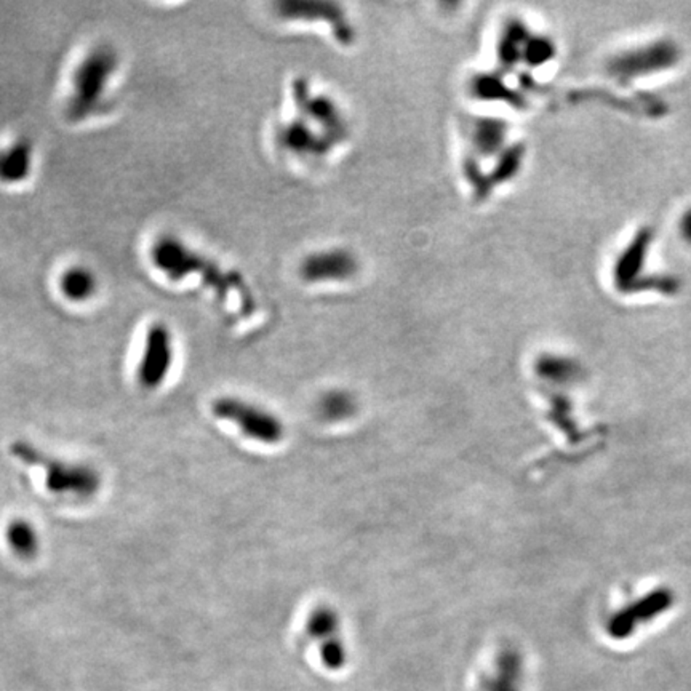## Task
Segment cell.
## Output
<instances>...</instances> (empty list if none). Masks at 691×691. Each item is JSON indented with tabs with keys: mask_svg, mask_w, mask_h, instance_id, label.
I'll list each match as a JSON object with an SVG mask.
<instances>
[{
	"mask_svg": "<svg viewBox=\"0 0 691 691\" xmlns=\"http://www.w3.org/2000/svg\"><path fill=\"white\" fill-rule=\"evenodd\" d=\"M58 287L67 302L82 304L97 294L98 279L93 271L85 266H71L59 276Z\"/></svg>",
	"mask_w": 691,
	"mask_h": 691,
	"instance_id": "cell-11",
	"label": "cell"
},
{
	"mask_svg": "<svg viewBox=\"0 0 691 691\" xmlns=\"http://www.w3.org/2000/svg\"><path fill=\"white\" fill-rule=\"evenodd\" d=\"M675 602L677 595L672 587L656 585L613 611L605 623V632L616 642L627 640L637 634L639 629L672 610Z\"/></svg>",
	"mask_w": 691,
	"mask_h": 691,
	"instance_id": "cell-5",
	"label": "cell"
},
{
	"mask_svg": "<svg viewBox=\"0 0 691 691\" xmlns=\"http://www.w3.org/2000/svg\"><path fill=\"white\" fill-rule=\"evenodd\" d=\"M121 67L114 47L99 43L85 53L71 75L66 117L73 123L90 121L109 105V90Z\"/></svg>",
	"mask_w": 691,
	"mask_h": 691,
	"instance_id": "cell-2",
	"label": "cell"
},
{
	"mask_svg": "<svg viewBox=\"0 0 691 691\" xmlns=\"http://www.w3.org/2000/svg\"><path fill=\"white\" fill-rule=\"evenodd\" d=\"M537 373L554 384L575 381L579 366L575 360L561 356H546L538 362Z\"/></svg>",
	"mask_w": 691,
	"mask_h": 691,
	"instance_id": "cell-13",
	"label": "cell"
},
{
	"mask_svg": "<svg viewBox=\"0 0 691 691\" xmlns=\"http://www.w3.org/2000/svg\"><path fill=\"white\" fill-rule=\"evenodd\" d=\"M175 360V342L169 326L155 322L147 328L145 348L139 358L137 378L139 386L154 390L162 386Z\"/></svg>",
	"mask_w": 691,
	"mask_h": 691,
	"instance_id": "cell-8",
	"label": "cell"
},
{
	"mask_svg": "<svg viewBox=\"0 0 691 691\" xmlns=\"http://www.w3.org/2000/svg\"><path fill=\"white\" fill-rule=\"evenodd\" d=\"M680 232H682L683 239L691 244V208L683 213L682 220H680Z\"/></svg>",
	"mask_w": 691,
	"mask_h": 691,
	"instance_id": "cell-14",
	"label": "cell"
},
{
	"mask_svg": "<svg viewBox=\"0 0 691 691\" xmlns=\"http://www.w3.org/2000/svg\"><path fill=\"white\" fill-rule=\"evenodd\" d=\"M34 145L31 139L20 138L0 149V183L17 186L25 183L34 170Z\"/></svg>",
	"mask_w": 691,
	"mask_h": 691,
	"instance_id": "cell-10",
	"label": "cell"
},
{
	"mask_svg": "<svg viewBox=\"0 0 691 691\" xmlns=\"http://www.w3.org/2000/svg\"><path fill=\"white\" fill-rule=\"evenodd\" d=\"M10 455L21 464L41 469L45 488L51 495L87 499L101 490L103 479L97 467L49 455L27 440H15L10 445Z\"/></svg>",
	"mask_w": 691,
	"mask_h": 691,
	"instance_id": "cell-3",
	"label": "cell"
},
{
	"mask_svg": "<svg viewBox=\"0 0 691 691\" xmlns=\"http://www.w3.org/2000/svg\"><path fill=\"white\" fill-rule=\"evenodd\" d=\"M651 242H653V231L650 228H642L629 242L624 252L619 255L613 277H615V284L621 292H631L632 287L640 280L643 266L650 252Z\"/></svg>",
	"mask_w": 691,
	"mask_h": 691,
	"instance_id": "cell-9",
	"label": "cell"
},
{
	"mask_svg": "<svg viewBox=\"0 0 691 691\" xmlns=\"http://www.w3.org/2000/svg\"><path fill=\"white\" fill-rule=\"evenodd\" d=\"M5 539L12 553L23 561H31L41 551V537L33 522L26 519H13L5 529Z\"/></svg>",
	"mask_w": 691,
	"mask_h": 691,
	"instance_id": "cell-12",
	"label": "cell"
},
{
	"mask_svg": "<svg viewBox=\"0 0 691 691\" xmlns=\"http://www.w3.org/2000/svg\"><path fill=\"white\" fill-rule=\"evenodd\" d=\"M304 632L310 642L318 647L322 666L326 671H342L348 664V647L342 637V619L338 611L326 603H318L310 609Z\"/></svg>",
	"mask_w": 691,
	"mask_h": 691,
	"instance_id": "cell-7",
	"label": "cell"
},
{
	"mask_svg": "<svg viewBox=\"0 0 691 691\" xmlns=\"http://www.w3.org/2000/svg\"><path fill=\"white\" fill-rule=\"evenodd\" d=\"M213 416L236 426L244 437L261 445H279L285 439V424L268 408L236 396H221L213 400Z\"/></svg>",
	"mask_w": 691,
	"mask_h": 691,
	"instance_id": "cell-4",
	"label": "cell"
},
{
	"mask_svg": "<svg viewBox=\"0 0 691 691\" xmlns=\"http://www.w3.org/2000/svg\"><path fill=\"white\" fill-rule=\"evenodd\" d=\"M151 263L157 272L171 282L195 277L218 302H236L244 316L255 310V300L244 277L236 271L221 268L216 261L189 247L175 236H162L151 247Z\"/></svg>",
	"mask_w": 691,
	"mask_h": 691,
	"instance_id": "cell-1",
	"label": "cell"
},
{
	"mask_svg": "<svg viewBox=\"0 0 691 691\" xmlns=\"http://www.w3.org/2000/svg\"><path fill=\"white\" fill-rule=\"evenodd\" d=\"M682 58V50L671 39L651 42L611 58L609 73L613 79L632 82L650 74L672 69Z\"/></svg>",
	"mask_w": 691,
	"mask_h": 691,
	"instance_id": "cell-6",
	"label": "cell"
}]
</instances>
